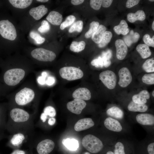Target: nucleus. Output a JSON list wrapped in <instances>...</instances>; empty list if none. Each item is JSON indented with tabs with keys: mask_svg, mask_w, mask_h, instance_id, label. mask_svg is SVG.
Listing matches in <instances>:
<instances>
[{
	"mask_svg": "<svg viewBox=\"0 0 154 154\" xmlns=\"http://www.w3.org/2000/svg\"><path fill=\"white\" fill-rule=\"evenodd\" d=\"M82 143L87 151L93 153L100 151L104 146L102 141L99 138L92 134H88L84 137Z\"/></svg>",
	"mask_w": 154,
	"mask_h": 154,
	"instance_id": "1",
	"label": "nucleus"
},
{
	"mask_svg": "<svg viewBox=\"0 0 154 154\" xmlns=\"http://www.w3.org/2000/svg\"><path fill=\"white\" fill-rule=\"evenodd\" d=\"M24 70L20 68H14L7 70L4 73L3 79L5 83L9 86H15L24 78Z\"/></svg>",
	"mask_w": 154,
	"mask_h": 154,
	"instance_id": "2",
	"label": "nucleus"
},
{
	"mask_svg": "<svg viewBox=\"0 0 154 154\" xmlns=\"http://www.w3.org/2000/svg\"><path fill=\"white\" fill-rule=\"evenodd\" d=\"M59 74L63 79L71 81L80 79L84 75L83 71L80 68L74 66H65L61 68Z\"/></svg>",
	"mask_w": 154,
	"mask_h": 154,
	"instance_id": "3",
	"label": "nucleus"
},
{
	"mask_svg": "<svg viewBox=\"0 0 154 154\" xmlns=\"http://www.w3.org/2000/svg\"><path fill=\"white\" fill-rule=\"evenodd\" d=\"M0 34L3 38L11 40H15L17 36L15 27L8 20L0 21Z\"/></svg>",
	"mask_w": 154,
	"mask_h": 154,
	"instance_id": "4",
	"label": "nucleus"
},
{
	"mask_svg": "<svg viewBox=\"0 0 154 154\" xmlns=\"http://www.w3.org/2000/svg\"><path fill=\"white\" fill-rule=\"evenodd\" d=\"M35 96V93L32 89L28 88H25L16 94L15 96V100L18 105L24 106L31 102Z\"/></svg>",
	"mask_w": 154,
	"mask_h": 154,
	"instance_id": "5",
	"label": "nucleus"
},
{
	"mask_svg": "<svg viewBox=\"0 0 154 154\" xmlns=\"http://www.w3.org/2000/svg\"><path fill=\"white\" fill-rule=\"evenodd\" d=\"M104 124L110 132L116 134L123 133L125 130L122 121L110 117L108 116L105 119Z\"/></svg>",
	"mask_w": 154,
	"mask_h": 154,
	"instance_id": "6",
	"label": "nucleus"
},
{
	"mask_svg": "<svg viewBox=\"0 0 154 154\" xmlns=\"http://www.w3.org/2000/svg\"><path fill=\"white\" fill-rule=\"evenodd\" d=\"M31 54L35 59L43 62H51L56 56L53 51L41 48L34 49L31 52Z\"/></svg>",
	"mask_w": 154,
	"mask_h": 154,
	"instance_id": "7",
	"label": "nucleus"
},
{
	"mask_svg": "<svg viewBox=\"0 0 154 154\" xmlns=\"http://www.w3.org/2000/svg\"><path fill=\"white\" fill-rule=\"evenodd\" d=\"M99 79L106 87L110 89H113L116 87V76L112 71L107 70L101 72L99 75Z\"/></svg>",
	"mask_w": 154,
	"mask_h": 154,
	"instance_id": "8",
	"label": "nucleus"
},
{
	"mask_svg": "<svg viewBox=\"0 0 154 154\" xmlns=\"http://www.w3.org/2000/svg\"><path fill=\"white\" fill-rule=\"evenodd\" d=\"M10 116L11 119L15 122H24L29 119V114L25 110L19 108H15L11 110Z\"/></svg>",
	"mask_w": 154,
	"mask_h": 154,
	"instance_id": "9",
	"label": "nucleus"
},
{
	"mask_svg": "<svg viewBox=\"0 0 154 154\" xmlns=\"http://www.w3.org/2000/svg\"><path fill=\"white\" fill-rule=\"evenodd\" d=\"M135 120L139 124L146 127H154V116L149 113H143L137 114Z\"/></svg>",
	"mask_w": 154,
	"mask_h": 154,
	"instance_id": "10",
	"label": "nucleus"
},
{
	"mask_svg": "<svg viewBox=\"0 0 154 154\" xmlns=\"http://www.w3.org/2000/svg\"><path fill=\"white\" fill-rule=\"evenodd\" d=\"M119 80L118 84L122 88L127 86L131 82L132 78L130 71L126 67H123L118 72Z\"/></svg>",
	"mask_w": 154,
	"mask_h": 154,
	"instance_id": "11",
	"label": "nucleus"
},
{
	"mask_svg": "<svg viewBox=\"0 0 154 154\" xmlns=\"http://www.w3.org/2000/svg\"><path fill=\"white\" fill-rule=\"evenodd\" d=\"M86 103L84 100L78 99H74L73 100L68 102L66 105L67 109L71 112L79 114L86 107Z\"/></svg>",
	"mask_w": 154,
	"mask_h": 154,
	"instance_id": "12",
	"label": "nucleus"
},
{
	"mask_svg": "<svg viewBox=\"0 0 154 154\" xmlns=\"http://www.w3.org/2000/svg\"><path fill=\"white\" fill-rule=\"evenodd\" d=\"M55 143L52 140L46 139L40 141L37 145V150L38 154H48L54 149Z\"/></svg>",
	"mask_w": 154,
	"mask_h": 154,
	"instance_id": "13",
	"label": "nucleus"
},
{
	"mask_svg": "<svg viewBox=\"0 0 154 154\" xmlns=\"http://www.w3.org/2000/svg\"><path fill=\"white\" fill-rule=\"evenodd\" d=\"M116 48V56L118 59L122 60L126 56L127 48L123 41L120 39L117 40L115 42Z\"/></svg>",
	"mask_w": 154,
	"mask_h": 154,
	"instance_id": "14",
	"label": "nucleus"
},
{
	"mask_svg": "<svg viewBox=\"0 0 154 154\" xmlns=\"http://www.w3.org/2000/svg\"><path fill=\"white\" fill-rule=\"evenodd\" d=\"M94 122L92 118H83L79 120L76 123L74 129L77 131H82L88 129L94 126Z\"/></svg>",
	"mask_w": 154,
	"mask_h": 154,
	"instance_id": "15",
	"label": "nucleus"
},
{
	"mask_svg": "<svg viewBox=\"0 0 154 154\" xmlns=\"http://www.w3.org/2000/svg\"><path fill=\"white\" fill-rule=\"evenodd\" d=\"M48 11V9L43 5L31 8L29 11L30 15L35 20L41 19Z\"/></svg>",
	"mask_w": 154,
	"mask_h": 154,
	"instance_id": "16",
	"label": "nucleus"
},
{
	"mask_svg": "<svg viewBox=\"0 0 154 154\" xmlns=\"http://www.w3.org/2000/svg\"><path fill=\"white\" fill-rule=\"evenodd\" d=\"M74 99L88 100L91 99V94L90 90L85 88H80L76 90L72 94Z\"/></svg>",
	"mask_w": 154,
	"mask_h": 154,
	"instance_id": "17",
	"label": "nucleus"
},
{
	"mask_svg": "<svg viewBox=\"0 0 154 154\" xmlns=\"http://www.w3.org/2000/svg\"><path fill=\"white\" fill-rule=\"evenodd\" d=\"M109 116L122 121L124 119L123 111L119 108L114 106L109 108L106 112Z\"/></svg>",
	"mask_w": 154,
	"mask_h": 154,
	"instance_id": "18",
	"label": "nucleus"
},
{
	"mask_svg": "<svg viewBox=\"0 0 154 154\" xmlns=\"http://www.w3.org/2000/svg\"><path fill=\"white\" fill-rule=\"evenodd\" d=\"M150 98L149 92L147 90H143L139 93L134 95L132 98V101L136 103L144 104H146L147 100Z\"/></svg>",
	"mask_w": 154,
	"mask_h": 154,
	"instance_id": "19",
	"label": "nucleus"
},
{
	"mask_svg": "<svg viewBox=\"0 0 154 154\" xmlns=\"http://www.w3.org/2000/svg\"><path fill=\"white\" fill-rule=\"evenodd\" d=\"M47 21L54 25H60L63 19L62 15L55 11H50L46 17Z\"/></svg>",
	"mask_w": 154,
	"mask_h": 154,
	"instance_id": "20",
	"label": "nucleus"
},
{
	"mask_svg": "<svg viewBox=\"0 0 154 154\" xmlns=\"http://www.w3.org/2000/svg\"><path fill=\"white\" fill-rule=\"evenodd\" d=\"M127 108L128 110L130 112H144L147 110L148 107L146 104H138L132 101L128 105Z\"/></svg>",
	"mask_w": 154,
	"mask_h": 154,
	"instance_id": "21",
	"label": "nucleus"
},
{
	"mask_svg": "<svg viewBox=\"0 0 154 154\" xmlns=\"http://www.w3.org/2000/svg\"><path fill=\"white\" fill-rule=\"evenodd\" d=\"M146 18L144 12L142 10H139L135 13H130L127 16L128 21L130 22L133 23L137 20L143 21Z\"/></svg>",
	"mask_w": 154,
	"mask_h": 154,
	"instance_id": "22",
	"label": "nucleus"
},
{
	"mask_svg": "<svg viewBox=\"0 0 154 154\" xmlns=\"http://www.w3.org/2000/svg\"><path fill=\"white\" fill-rule=\"evenodd\" d=\"M106 28L104 25H99L97 30L92 36V40L96 43L99 44L101 42Z\"/></svg>",
	"mask_w": 154,
	"mask_h": 154,
	"instance_id": "23",
	"label": "nucleus"
},
{
	"mask_svg": "<svg viewBox=\"0 0 154 154\" xmlns=\"http://www.w3.org/2000/svg\"><path fill=\"white\" fill-rule=\"evenodd\" d=\"M139 37V34L138 33H134L131 30L128 35L124 37L123 39L125 44L130 46L133 43L137 42Z\"/></svg>",
	"mask_w": 154,
	"mask_h": 154,
	"instance_id": "24",
	"label": "nucleus"
},
{
	"mask_svg": "<svg viewBox=\"0 0 154 154\" xmlns=\"http://www.w3.org/2000/svg\"><path fill=\"white\" fill-rule=\"evenodd\" d=\"M128 25L126 21L121 20L119 25L115 26L114 30L117 35L122 34L124 35H127L129 32V29L128 28Z\"/></svg>",
	"mask_w": 154,
	"mask_h": 154,
	"instance_id": "25",
	"label": "nucleus"
},
{
	"mask_svg": "<svg viewBox=\"0 0 154 154\" xmlns=\"http://www.w3.org/2000/svg\"><path fill=\"white\" fill-rule=\"evenodd\" d=\"M136 50L143 58L149 57L151 53L148 46L144 44H139L136 48Z\"/></svg>",
	"mask_w": 154,
	"mask_h": 154,
	"instance_id": "26",
	"label": "nucleus"
},
{
	"mask_svg": "<svg viewBox=\"0 0 154 154\" xmlns=\"http://www.w3.org/2000/svg\"><path fill=\"white\" fill-rule=\"evenodd\" d=\"M31 0H9L10 3L14 7L20 9H25L29 6L32 3Z\"/></svg>",
	"mask_w": 154,
	"mask_h": 154,
	"instance_id": "27",
	"label": "nucleus"
},
{
	"mask_svg": "<svg viewBox=\"0 0 154 154\" xmlns=\"http://www.w3.org/2000/svg\"><path fill=\"white\" fill-rule=\"evenodd\" d=\"M62 143L65 146L71 150H76L79 146L78 141L74 139H64L62 141Z\"/></svg>",
	"mask_w": 154,
	"mask_h": 154,
	"instance_id": "28",
	"label": "nucleus"
},
{
	"mask_svg": "<svg viewBox=\"0 0 154 154\" xmlns=\"http://www.w3.org/2000/svg\"><path fill=\"white\" fill-rule=\"evenodd\" d=\"M124 141V139H120L116 141L114 145V154H126Z\"/></svg>",
	"mask_w": 154,
	"mask_h": 154,
	"instance_id": "29",
	"label": "nucleus"
},
{
	"mask_svg": "<svg viewBox=\"0 0 154 154\" xmlns=\"http://www.w3.org/2000/svg\"><path fill=\"white\" fill-rule=\"evenodd\" d=\"M86 45L85 42L83 40L79 42L73 41L71 43L70 49L74 52H79L84 49Z\"/></svg>",
	"mask_w": 154,
	"mask_h": 154,
	"instance_id": "30",
	"label": "nucleus"
},
{
	"mask_svg": "<svg viewBox=\"0 0 154 154\" xmlns=\"http://www.w3.org/2000/svg\"><path fill=\"white\" fill-rule=\"evenodd\" d=\"M25 139V137L23 134L18 133L13 136L11 139L10 142L14 146H18L22 143Z\"/></svg>",
	"mask_w": 154,
	"mask_h": 154,
	"instance_id": "31",
	"label": "nucleus"
},
{
	"mask_svg": "<svg viewBox=\"0 0 154 154\" xmlns=\"http://www.w3.org/2000/svg\"><path fill=\"white\" fill-rule=\"evenodd\" d=\"M142 67L146 72H154V60L152 58L146 60L143 63Z\"/></svg>",
	"mask_w": 154,
	"mask_h": 154,
	"instance_id": "32",
	"label": "nucleus"
},
{
	"mask_svg": "<svg viewBox=\"0 0 154 154\" xmlns=\"http://www.w3.org/2000/svg\"><path fill=\"white\" fill-rule=\"evenodd\" d=\"M112 36L111 32L106 31L105 32L100 42L98 44L100 48H103L106 46L110 41Z\"/></svg>",
	"mask_w": 154,
	"mask_h": 154,
	"instance_id": "33",
	"label": "nucleus"
},
{
	"mask_svg": "<svg viewBox=\"0 0 154 154\" xmlns=\"http://www.w3.org/2000/svg\"><path fill=\"white\" fill-rule=\"evenodd\" d=\"M99 25V23L98 21H93L90 24V27L86 33L85 36L86 38H89L97 30Z\"/></svg>",
	"mask_w": 154,
	"mask_h": 154,
	"instance_id": "34",
	"label": "nucleus"
},
{
	"mask_svg": "<svg viewBox=\"0 0 154 154\" xmlns=\"http://www.w3.org/2000/svg\"><path fill=\"white\" fill-rule=\"evenodd\" d=\"M83 25V22L81 20H79L74 23L70 27L68 30L70 33H72L76 31L78 32H81L82 30Z\"/></svg>",
	"mask_w": 154,
	"mask_h": 154,
	"instance_id": "35",
	"label": "nucleus"
},
{
	"mask_svg": "<svg viewBox=\"0 0 154 154\" xmlns=\"http://www.w3.org/2000/svg\"><path fill=\"white\" fill-rule=\"evenodd\" d=\"M75 19V17L73 15L68 16L66 18L65 21L60 24V29L63 30L66 28L74 22Z\"/></svg>",
	"mask_w": 154,
	"mask_h": 154,
	"instance_id": "36",
	"label": "nucleus"
},
{
	"mask_svg": "<svg viewBox=\"0 0 154 154\" xmlns=\"http://www.w3.org/2000/svg\"><path fill=\"white\" fill-rule=\"evenodd\" d=\"M102 58L104 62V66L106 67L109 66L111 64L110 58L112 56L111 51L109 50L106 52H104L103 54Z\"/></svg>",
	"mask_w": 154,
	"mask_h": 154,
	"instance_id": "37",
	"label": "nucleus"
},
{
	"mask_svg": "<svg viewBox=\"0 0 154 154\" xmlns=\"http://www.w3.org/2000/svg\"><path fill=\"white\" fill-rule=\"evenodd\" d=\"M142 82L145 84L148 85L154 84V73L145 74L142 78Z\"/></svg>",
	"mask_w": 154,
	"mask_h": 154,
	"instance_id": "38",
	"label": "nucleus"
},
{
	"mask_svg": "<svg viewBox=\"0 0 154 154\" xmlns=\"http://www.w3.org/2000/svg\"><path fill=\"white\" fill-rule=\"evenodd\" d=\"M31 37L33 39L37 44H40L43 43L45 41V39L42 37L40 35L36 32L32 31L30 34Z\"/></svg>",
	"mask_w": 154,
	"mask_h": 154,
	"instance_id": "39",
	"label": "nucleus"
},
{
	"mask_svg": "<svg viewBox=\"0 0 154 154\" xmlns=\"http://www.w3.org/2000/svg\"><path fill=\"white\" fill-rule=\"evenodd\" d=\"M50 25L48 22L45 20H43L41 23V25L38 29V31L41 33H45L50 30Z\"/></svg>",
	"mask_w": 154,
	"mask_h": 154,
	"instance_id": "40",
	"label": "nucleus"
},
{
	"mask_svg": "<svg viewBox=\"0 0 154 154\" xmlns=\"http://www.w3.org/2000/svg\"><path fill=\"white\" fill-rule=\"evenodd\" d=\"M143 40L145 44L148 46L154 47V36L151 38L149 34H146L143 37Z\"/></svg>",
	"mask_w": 154,
	"mask_h": 154,
	"instance_id": "41",
	"label": "nucleus"
},
{
	"mask_svg": "<svg viewBox=\"0 0 154 154\" xmlns=\"http://www.w3.org/2000/svg\"><path fill=\"white\" fill-rule=\"evenodd\" d=\"M44 113L47 116L52 117L55 116L56 111L55 109L51 106H48L45 107L44 110Z\"/></svg>",
	"mask_w": 154,
	"mask_h": 154,
	"instance_id": "42",
	"label": "nucleus"
},
{
	"mask_svg": "<svg viewBox=\"0 0 154 154\" xmlns=\"http://www.w3.org/2000/svg\"><path fill=\"white\" fill-rule=\"evenodd\" d=\"M102 0H91L90 1V6L94 9L98 10L102 6Z\"/></svg>",
	"mask_w": 154,
	"mask_h": 154,
	"instance_id": "43",
	"label": "nucleus"
},
{
	"mask_svg": "<svg viewBox=\"0 0 154 154\" xmlns=\"http://www.w3.org/2000/svg\"><path fill=\"white\" fill-rule=\"evenodd\" d=\"M91 64L97 68L102 67L104 66L103 59L100 57L92 60L91 62Z\"/></svg>",
	"mask_w": 154,
	"mask_h": 154,
	"instance_id": "44",
	"label": "nucleus"
},
{
	"mask_svg": "<svg viewBox=\"0 0 154 154\" xmlns=\"http://www.w3.org/2000/svg\"><path fill=\"white\" fill-rule=\"evenodd\" d=\"M139 0H128L126 4V7L128 8H130L137 5L139 2Z\"/></svg>",
	"mask_w": 154,
	"mask_h": 154,
	"instance_id": "45",
	"label": "nucleus"
},
{
	"mask_svg": "<svg viewBox=\"0 0 154 154\" xmlns=\"http://www.w3.org/2000/svg\"><path fill=\"white\" fill-rule=\"evenodd\" d=\"M147 146V151L149 154H154V142L151 141Z\"/></svg>",
	"mask_w": 154,
	"mask_h": 154,
	"instance_id": "46",
	"label": "nucleus"
},
{
	"mask_svg": "<svg viewBox=\"0 0 154 154\" xmlns=\"http://www.w3.org/2000/svg\"><path fill=\"white\" fill-rule=\"evenodd\" d=\"M113 1L112 0H102V6L105 8L108 7L111 5Z\"/></svg>",
	"mask_w": 154,
	"mask_h": 154,
	"instance_id": "47",
	"label": "nucleus"
},
{
	"mask_svg": "<svg viewBox=\"0 0 154 154\" xmlns=\"http://www.w3.org/2000/svg\"><path fill=\"white\" fill-rule=\"evenodd\" d=\"M55 82V79L52 77H49L46 81V83L48 85H51L53 84Z\"/></svg>",
	"mask_w": 154,
	"mask_h": 154,
	"instance_id": "48",
	"label": "nucleus"
},
{
	"mask_svg": "<svg viewBox=\"0 0 154 154\" xmlns=\"http://www.w3.org/2000/svg\"><path fill=\"white\" fill-rule=\"evenodd\" d=\"M84 1V0H72L71 2L72 5H77L82 4Z\"/></svg>",
	"mask_w": 154,
	"mask_h": 154,
	"instance_id": "49",
	"label": "nucleus"
},
{
	"mask_svg": "<svg viewBox=\"0 0 154 154\" xmlns=\"http://www.w3.org/2000/svg\"><path fill=\"white\" fill-rule=\"evenodd\" d=\"M55 121V119L54 118L52 117L49 119L48 123L50 125H52L54 124Z\"/></svg>",
	"mask_w": 154,
	"mask_h": 154,
	"instance_id": "50",
	"label": "nucleus"
},
{
	"mask_svg": "<svg viewBox=\"0 0 154 154\" xmlns=\"http://www.w3.org/2000/svg\"><path fill=\"white\" fill-rule=\"evenodd\" d=\"M47 116L45 114L44 112L42 113L40 116V118L43 122H44L46 121L47 118Z\"/></svg>",
	"mask_w": 154,
	"mask_h": 154,
	"instance_id": "51",
	"label": "nucleus"
},
{
	"mask_svg": "<svg viewBox=\"0 0 154 154\" xmlns=\"http://www.w3.org/2000/svg\"><path fill=\"white\" fill-rule=\"evenodd\" d=\"M11 154H25L24 151L19 150H17L14 151Z\"/></svg>",
	"mask_w": 154,
	"mask_h": 154,
	"instance_id": "52",
	"label": "nucleus"
},
{
	"mask_svg": "<svg viewBox=\"0 0 154 154\" xmlns=\"http://www.w3.org/2000/svg\"><path fill=\"white\" fill-rule=\"evenodd\" d=\"M39 80L40 83L41 84H43L45 83V79H44V78L42 77H40L39 78Z\"/></svg>",
	"mask_w": 154,
	"mask_h": 154,
	"instance_id": "53",
	"label": "nucleus"
},
{
	"mask_svg": "<svg viewBox=\"0 0 154 154\" xmlns=\"http://www.w3.org/2000/svg\"><path fill=\"white\" fill-rule=\"evenodd\" d=\"M37 1L38 2H42V3H45L48 2V0H37Z\"/></svg>",
	"mask_w": 154,
	"mask_h": 154,
	"instance_id": "54",
	"label": "nucleus"
},
{
	"mask_svg": "<svg viewBox=\"0 0 154 154\" xmlns=\"http://www.w3.org/2000/svg\"><path fill=\"white\" fill-rule=\"evenodd\" d=\"M106 154H114V152L111 151H108Z\"/></svg>",
	"mask_w": 154,
	"mask_h": 154,
	"instance_id": "55",
	"label": "nucleus"
},
{
	"mask_svg": "<svg viewBox=\"0 0 154 154\" xmlns=\"http://www.w3.org/2000/svg\"><path fill=\"white\" fill-rule=\"evenodd\" d=\"M152 28L153 31H154V21H153L152 25Z\"/></svg>",
	"mask_w": 154,
	"mask_h": 154,
	"instance_id": "56",
	"label": "nucleus"
},
{
	"mask_svg": "<svg viewBox=\"0 0 154 154\" xmlns=\"http://www.w3.org/2000/svg\"><path fill=\"white\" fill-rule=\"evenodd\" d=\"M2 118L0 116V127L1 126V124H2Z\"/></svg>",
	"mask_w": 154,
	"mask_h": 154,
	"instance_id": "57",
	"label": "nucleus"
},
{
	"mask_svg": "<svg viewBox=\"0 0 154 154\" xmlns=\"http://www.w3.org/2000/svg\"><path fill=\"white\" fill-rule=\"evenodd\" d=\"M152 96L154 97V91L153 90L152 93Z\"/></svg>",
	"mask_w": 154,
	"mask_h": 154,
	"instance_id": "58",
	"label": "nucleus"
},
{
	"mask_svg": "<svg viewBox=\"0 0 154 154\" xmlns=\"http://www.w3.org/2000/svg\"><path fill=\"white\" fill-rule=\"evenodd\" d=\"M84 154H90L88 152H86L84 153Z\"/></svg>",
	"mask_w": 154,
	"mask_h": 154,
	"instance_id": "59",
	"label": "nucleus"
},
{
	"mask_svg": "<svg viewBox=\"0 0 154 154\" xmlns=\"http://www.w3.org/2000/svg\"><path fill=\"white\" fill-rule=\"evenodd\" d=\"M149 1H154L153 0H149Z\"/></svg>",
	"mask_w": 154,
	"mask_h": 154,
	"instance_id": "60",
	"label": "nucleus"
}]
</instances>
